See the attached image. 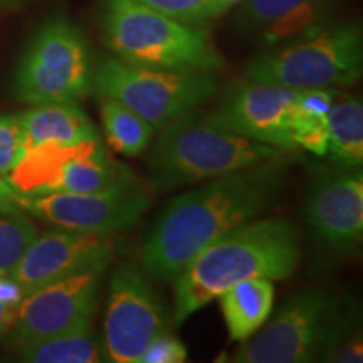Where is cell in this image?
<instances>
[{"label": "cell", "mask_w": 363, "mask_h": 363, "mask_svg": "<svg viewBox=\"0 0 363 363\" xmlns=\"http://www.w3.org/2000/svg\"><path fill=\"white\" fill-rule=\"evenodd\" d=\"M286 169L276 158L217 177L172 199L140 251L145 274L163 283L175 281L208 244L254 220L279 197Z\"/></svg>", "instance_id": "cell-1"}, {"label": "cell", "mask_w": 363, "mask_h": 363, "mask_svg": "<svg viewBox=\"0 0 363 363\" xmlns=\"http://www.w3.org/2000/svg\"><path fill=\"white\" fill-rule=\"evenodd\" d=\"M299 230L284 219L249 220L208 244L175 279L177 321L251 278L286 279L299 262Z\"/></svg>", "instance_id": "cell-2"}, {"label": "cell", "mask_w": 363, "mask_h": 363, "mask_svg": "<svg viewBox=\"0 0 363 363\" xmlns=\"http://www.w3.org/2000/svg\"><path fill=\"white\" fill-rule=\"evenodd\" d=\"M158 131L147 158L150 184L157 192H169L281 158L278 148L230 133L194 111Z\"/></svg>", "instance_id": "cell-3"}, {"label": "cell", "mask_w": 363, "mask_h": 363, "mask_svg": "<svg viewBox=\"0 0 363 363\" xmlns=\"http://www.w3.org/2000/svg\"><path fill=\"white\" fill-rule=\"evenodd\" d=\"M103 39L120 61L177 71H216L224 57L206 27L185 24L136 0H103Z\"/></svg>", "instance_id": "cell-4"}, {"label": "cell", "mask_w": 363, "mask_h": 363, "mask_svg": "<svg viewBox=\"0 0 363 363\" xmlns=\"http://www.w3.org/2000/svg\"><path fill=\"white\" fill-rule=\"evenodd\" d=\"M363 35L358 24L326 26L256 56L244 69L254 83L291 89L352 86L362 76Z\"/></svg>", "instance_id": "cell-5"}, {"label": "cell", "mask_w": 363, "mask_h": 363, "mask_svg": "<svg viewBox=\"0 0 363 363\" xmlns=\"http://www.w3.org/2000/svg\"><path fill=\"white\" fill-rule=\"evenodd\" d=\"M93 61L83 30L65 16L35 30L13 72L12 93L30 104L78 103L93 88Z\"/></svg>", "instance_id": "cell-6"}, {"label": "cell", "mask_w": 363, "mask_h": 363, "mask_svg": "<svg viewBox=\"0 0 363 363\" xmlns=\"http://www.w3.org/2000/svg\"><path fill=\"white\" fill-rule=\"evenodd\" d=\"M93 88L101 98L120 101L158 131L207 103L219 89L212 71H177L135 66L104 57L93 69Z\"/></svg>", "instance_id": "cell-7"}, {"label": "cell", "mask_w": 363, "mask_h": 363, "mask_svg": "<svg viewBox=\"0 0 363 363\" xmlns=\"http://www.w3.org/2000/svg\"><path fill=\"white\" fill-rule=\"evenodd\" d=\"M342 301L330 291L310 288L286 299L256 337L233 353L235 363H306L320 360Z\"/></svg>", "instance_id": "cell-8"}, {"label": "cell", "mask_w": 363, "mask_h": 363, "mask_svg": "<svg viewBox=\"0 0 363 363\" xmlns=\"http://www.w3.org/2000/svg\"><path fill=\"white\" fill-rule=\"evenodd\" d=\"M104 269L81 272L26 294L7 331L9 347L89 331L98 308Z\"/></svg>", "instance_id": "cell-9"}, {"label": "cell", "mask_w": 363, "mask_h": 363, "mask_svg": "<svg viewBox=\"0 0 363 363\" xmlns=\"http://www.w3.org/2000/svg\"><path fill=\"white\" fill-rule=\"evenodd\" d=\"M169 315L147 274L133 264L113 272L104 318V347L110 362L138 363L148 345L165 333Z\"/></svg>", "instance_id": "cell-10"}, {"label": "cell", "mask_w": 363, "mask_h": 363, "mask_svg": "<svg viewBox=\"0 0 363 363\" xmlns=\"http://www.w3.org/2000/svg\"><path fill=\"white\" fill-rule=\"evenodd\" d=\"M121 249L123 239L116 234L56 227L35 235L9 276L24 294H29L54 281L86 271L106 269Z\"/></svg>", "instance_id": "cell-11"}, {"label": "cell", "mask_w": 363, "mask_h": 363, "mask_svg": "<svg viewBox=\"0 0 363 363\" xmlns=\"http://www.w3.org/2000/svg\"><path fill=\"white\" fill-rule=\"evenodd\" d=\"M21 206L40 220L86 233L116 234L142 219L150 197L138 182L104 192H51L22 195Z\"/></svg>", "instance_id": "cell-12"}, {"label": "cell", "mask_w": 363, "mask_h": 363, "mask_svg": "<svg viewBox=\"0 0 363 363\" xmlns=\"http://www.w3.org/2000/svg\"><path fill=\"white\" fill-rule=\"evenodd\" d=\"M298 89L278 84L244 83L230 86L206 118L219 128L278 150H294L291 113Z\"/></svg>", "instance_id": "cell-13"}, {"label": "cell", "mask_w": 363, "mask_h": 363, "mask_svg": "<svg viewBox=\"0 0 363 363\" xmlns=\"http://www.w3.org/2000/svg\"><path fill=\"white\" fill-rule=\"evenodd\" d=\"M305 216L315 238L330 251H355L363 235L362 169L321 170L311 180Z\"/></svg>", "instance_id": "cell-14"}, {"label": "cell", "mask_w": 363, "mask_h": 363, "mask_svg": "<svg viewBox=\"0 0 363 363\" xmlns=\"http://www.w3.org/2000/svg\"><path fill=\"white\" fill-rule=\"evenodd\" d=\"M330 0H242L233 26L249 38L279 45L330 26Z\"/></svg>", "instance_id": "cell-15"}, {"label": "cell", "mask_w": 363, "mask_h": 363, "mask_svg": "<svg viewBox=\"0 0 363 363\" xmlns=\"http://www.w3.org/2000/svg\"><path fill=\"white\" fill-rule=\"evenodd\" d=\"M19 120L27 148L40 143L76 145L98 138L96 128L78 103L34 104L21 113Z\"/></svg>", "instance_id": "cell-16"}, {"label": "cell", "mask_w": 363, "mask_h": 363, "mask_svg": "<svg viewBox=\"0 0 363 363\" xmlns=\"http://www.w3.org/2000/svg\"><path fill=\"white\" fill-rule=\"evenodd\" d=\"M219 298L230 338L244 342L271 316L274 284L267 278H251L234 284Z\"/></svg>", "instance_id": "cell-17"}, {"label": "cell", "mask_w": 363, "mask_h": 363, "mask_svg": "<svg viewBox=\"0 0 363 363\" xmlns=\"http://www.w3.org/2000/svg\"><path fill=\"white\" fill-rule=\"evenodd\" d=\"M337 93L330 89H301L291 113V136L296 147L325 157L328 150V115Z\"/></svg>", "instance_id": "cell-18"}, {"label": "cell", "mask_w": 363, "mask_h": 363, "mask_svg": "<svg viewBox=\"0 0 363 363\" xmlns=\"http://www.w3.org/2000/svg\"><path fill=\"white\" fill-rule=\"evenodd\" d=\"M19 362L29 363H99L110 362L103 340L91 331L61 335L13 347Z\"/></svg>", "instance_id": "cell-19"}, {"label": "cell", "mask_w": 363, "mask_h": 363, "mask_svg": "<svg viewBox=\"0 0 363 363\" xmlns=\"http://www.w3.org/2000/svg\"><path fill=\"white\" fill-rule=\"evenodd\" d=\"M328 155L340 167L362 169L363 163V103L347 96L333 103L328 115Z\"/></svg>", "instance_id": "cell-20"}, {"label": "cell", "mask_w": 363, "mask_h": 363, "mask_svg": "<svg viewBox=\"0 0 363 363\" xmlns=\"http://www.w3.org/2000/svg\"><path fill=\"white\" fill-rule=\"evenodd\" d=\"M101 118L104 135L115 152L138 157L152 143V125L116 99L103 98Z\"/></svg>", "instance_id": "cell-21"}, {"label": "cell", "mask_w": 363, "mask_h": 363, "mask_svg": "<svg viewBox=\"0 0 363 363\" xmlns=\"http://www.w3.org/2000/svg\"><path fill=\"white\" fill-rule=\"evenodd\" d=\"M320 360L331 363H360L363 360L362 315L355 301H342Z\"/></svg>", "instance_id": "cell-22"}, {"label": "cell", "mask_w": 363, "mask_h": 363, "mask_svg": "<svg viewBox=\"0 0 363 363\" xmlns=\"http://www.w3.org/2000/svg\"><path fill=\"white\" fill-rule=\"evenodd\" d=\"M38 235L33 222L22 214H0V274H9L27 246Z\"/></svg>", "instance_id": "cell-23"}, {"label": "cell", "mask_w": 363, "mask_h": 363, "mask_svg": "<svg viewBox=\"0 0 363 363\" xmlns=\"http://www.w3.org/2000/svg\"><path fill=\"white\" fill-rule=\"evenodd\" d=\"M136 2L185 24H202L229 9L222 0H136Z\"/></svg>", "instance_id": "cell-24"}, {"label": "cell", "mask_w": 363, "mask_h": 363, "mask_svg": "<svg viewBox=\"0 0 363 363\" xmlns=\"http://www.w3.org/2000/svg\"><path fill=\"white\" fill-rule=\"evenodd\" d=\"M26 150L19 115H0V179H7Z\"/></svg>", "instance_id": "cell-25"}, {"label": "cell", "mask_w": 363, "mask_h": 363, "mask_svg": "<svg viewBox=\"0 0 363 363\" xmlns=\"http://www.w3.org/2000/svg\"><path fill=\"white\" fill-rule=\"evenodd\" d=\"M185 360H187L185 345L165 331L148 345L138 363H182Z\"/></svg>", "instance_id": "cell-26"}, {"label": "cell", "mask_w": 363, "mask_h": 363, "mask_svg": "<svg viewBox=\"0 0 363 363\" xmlns=\"http://www.w3.org/2000/svg\"><path fill=\"white\" fill-rule=\"evenodd\" d=\"M22 212L24 208L21 206V194L9 184L7 179H0V214L16 216Z\"/></svg>", "instance_id": "cell-27"}, {"label": "cell", "mask_w": 363, "mask_h": 363, "mask_svg": "<svg viewBox=\"0 0 363 363\" xmlns=\"http://www.w3.org/2000/svg\"><path fill=\"white\" fill-rule=\"evenodd\" d=\"M26 294L19 284L13 281L9 274H0V301L11 303V305H19Z\"/></svg>", "instance_id": "cell-28"}, {"label": "cell", "mask_w": 363, "mask_h": 363, "mask_svg": "<svg viewBox=\"0 0 363 363\" xmlns=\"http://www.w3.org/2000/svg\"><path fill=\"white\" fill-rule=\"evenodd\" d=\"M17 308L19 305L0 301V335H6L17 320Z\"/></svg>", "instance_id": "cell-29"}, {"label": "cell", "mask_w": 363, "mask_h": 363, "mask_svg": "<svg viewBox=\"0 0 363 363\" xmlns=\"http://www.w3.org/2000/svg\"><path fill=\"white\" fill-rule=\"evenodd\" d=\"M222 2H224L227 7H233L234 4H238V2H242V0H222Z\"/></svg>", "instance_id": "cell-30"}, {"label": "cell", "mask_w": 363, "mask_h": 363, "mask_svg": "<svg viewBox=\"0 0 363 363\" xmlns=\"http://www.w3.org/2000/svg\"><path fill=\"white\" fill-rule=\"evenodd\" d=\"M16 2H21V0H0V7L9 6V4H16Z\"/></svg>", "instance_id": "cell-31"}]
</instances>
